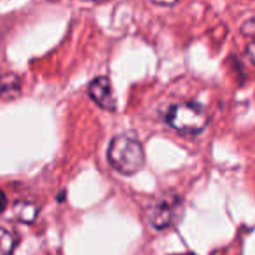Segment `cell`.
<instances>
[{"label":"cell","instance_id":"cell-7","mask_svg":"<svg viewBox=\"0 0 255 255\" xmlns=\"http://www.w3.org/2000/svg\"><path fill=\"white\" fill-rule=\"evenodd\" d=\"M37 213L39 208L30 201H19L14 206V217L23 224H32L37 219Z\"/></svg>","mask_w":255,"mask_h":255},{"label":"cell","instance_id":"cell-6","mask_svg":"<svg viewBox=\"0 0 255 255\" xmlns=\"http://www.w3.org/2000/svg\"><path fill=\"white\" fill-rule=\"evenodd\" d=\"M19 243L18 233L7 226H0V255H12Z\"/></svg>","mask_w":255,"mask_h":255},{"label":"cell","instance_id":"cell-8","mask_svg":"<svg viewBox=\"0 0 255 255\" xmlns=\"http://www.w3.org/2000/svg\"><path fill=\"white\" fill-rule=\"evenodd\" d=\"M241 33L248 39H255V18H250L248 21H245L241 25Z\"/></svg>","mask_w":255,"mask_h":255},{"label":"cell","instance_id":"cell-10","mask_svg":"<svg viewBox=\"0 0 255 255\" xmlns=\"http://www.w3.org/2000/svg\"><path fill=\"white\" fill-rule=\"evenodd\" d=\"M150 4L157 5V7H173V5H177L180 0H149Z\"/></svg>","mask_w":255,"mask_h":255},{"label":"cell","instance_id":"cell-11","mask_svg":"<svg viewBox=\"0 0 255 255\" xmlns=\"http://www.w3.org/2000/svg\"><path fill=\"white\" fill-rule=\"evenodd\" d=\"M5 208H7V196H5V192L0 189V213L4 212Z\"/></svg>","mask_w":255,"mask_h":255},{"label":"cell","instance_id":"cell-1","mask_svg":"<svg viewBox=\"0 0 255 255\" xmlns=\"http://www.w3.org/2000/svg\"><path fill=\"white\" fill-rule=\"evenodd\" d=\"M107 159L117 173L129 177L145 166V150L138 140L128 135H119L110 140Z\"/></svg>","mask_w":255,"mask_h":255},{"label":"cell","instance_id":"cell-3","mask_svg":"<svg viewBox=\"0 0 255 255\" xmlns=\"http://www.w3.org/2000/svg\"><path fill=\"white\" fill-rule=\"evenodd\" d=\"M184 213V201L175 192L161 196L159 199L149 205L145 212V219L154 231H166L177 226Z\"/></svg>","mask_w":255,"mask_h":255},{"label":"cell","instance_id":"cell-2","mask_svg":"<svg viewBox=\"0 0 255 255\" xmlns=\"http://www.w3.org/2000/svg\"><path fill=\"white\" fill-rule=\"evenodd\" d=\"M164 119H166L168 126L173 128L175 131L187 136H196L201 131H205L210 117L206 114L205 107L199 105V103L178 102L170 105V109L164 114Z\"/></svg>","mask_w":255,"mask_h":255},{"label":"cell","instance_id":"cell-4","mask_svg":"<svg viewBox=\"0 0 255 255\" xmlns=\"http://www.w3.org/2000/svg\"><path fill=\"white\" fill-rule=\"evenodd\" d=\"M88 95L93 102L98 107H102L107 112H114L117 109V102L114 98L112 93V84H110L109 77L105 75H100V77H95L88 86Z\"/></svg>","mask_w":255,"mask_h":255},{"label":"cell","instance_id":"cell-9","mask_svg":"<svg viewBox=\"0 0 255 255\" xmlns=\"http://www.w3.org/2000/svg\"><path fill=\"white\" fill-rule=\"evenodd\" d=\"M245 54H247L248 61L255 65V39H252L250 42L247 44V51H245Z\"/></svg>","mask_w":255,"mask_h":255},{"label":"cell","instance_id":"cell-5","mask_svg":"<svg viewBox=\"0 0 255 255\" xmlns=\"http://www.w3.org/2000/svg\"><path fill=\"white\" fill-rule=\"evenodd\" d=\"M23 82L21 77L14 72H5L0 75V98L5 102H11L21 96Z\"/></svg>","mask_w":255,"mask_h":255},{"label":"cell","instance_id":"cell-13","mask_svg":"<svg viewBox=\"0 0 255 255\" xmlns=\"http://www.w3.org/2000/svg\"><path fill=\"white\" fill-rule=\"evenodd\" d=\"M47 2H58V0H47Z\"/></svg>","mask_w":255,"mask_h":255},{"label":"cell","instance_id":"cell-12","mask_svg":"<svg viewBox=\"0 0 255 255\" xmlns=\"http://www.w3.org/2000/svg\"><path fill=\"white\" fill-rule=\"evenodd\" d=\"M170 255H198L194 252H184V254H170Z\"/></svg>","mask_w":255,"mask_h":255}]
</instances>
